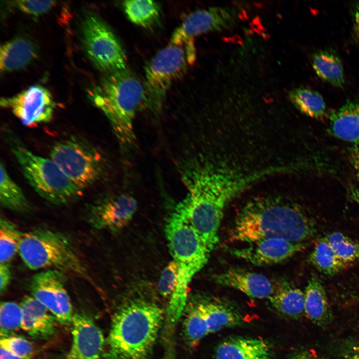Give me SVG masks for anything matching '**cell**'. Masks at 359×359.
<instances>
[{
    "mask_svg": "<svg viewBox=\"0 0 359 359\" xmlns=\"http://www.w3.org/2000/svg\"><path fill=\"white\" fill-rule=\"evenodd\" d=\"M183 179L187 192L174 210L187 220L211 252L218 241L226 206L259 176L206 163L186 170Z\"/></svg>",
    "mask_w": 359,
    "mask_h": 359,
    "instance_id": "cell-1",
    "label": "cell"
},
{
    "mask_svg": "<svg viewBox=\"0 0 359 359\" xmlns=\"http://www.w3.org/2000/svg\"><path fill=\"white\" fill-rule=\"evenodd\" d=\"M317 233L315 220L300 205L280 198L256 197L239 212L230 238L248 243L267 238L305 243Z\"/></svg>",
    "mask_w": 359,
    "mask_h": 359,
    "instance_id": "cell-2",
    "label": "cell"
},
{
    "mask_svg": "<svg viewBox=\"0 0 359 359\" xmlns=\"http://www.w3.org/2000/svg\"><path fill=\"white\" fill-rule=\"evenodd\" d=\"M163 321L162 309L150 301L125 303L113 316L105 359H152Z\"/></svg>",
    "mask_w": 359,
    "mask_h": 359,
    "instance_id": "cell-3",
    "label": "cell"
},
{
    "mask_svg": "<svg viewBox=\"0 0 359 359\" xmlns=\"http://www.w3.org/2000/svg\"><path fill=\"white\" fill-rule=\"evenodd\" d=\"M168 246L178 267V280L170 297L167 317L175 325L186 308L189 285L207 263L210 252L187 220L174 210L165 226Z\"/></svg>",
    "mask_w": 359,
    "mask_h": 359,
    "instance_id": "cell-4",
    "label": "cell"
},
{
    "mask_svg": "<svg viewBox=\"0 0 359 359\" xmlns=\"http://www.w3.org/2000/svg\"><path fill=\"white\" fill-rule=\"evenodd\" d=\"M90 96L107 117L120 143L124 146L132 144L135 116L146 103L144 83L127 68L106 74Z\"/></svg>",
    "mask_w": 359,
    "mask_h": 359,
    "instance_id": "cell-5",
    "label": "cell"
},
{
    "mask_svg": "<svg viewBox=\"0 0 359 359\" xmlns=\"http://www.w3.org/2000/svg\"><path fill=\"white\" fill-rule=\"evenodd\" d=\"M18 253L31 270L55 269L92 283V278L75 247L61 232L38 228L24 233Z\"/></svg>",
    "mask_w": 359,
    "mask_h": 359,
    "instance_id": "cell-6",
    "label": "cell"
},
{
    "mask_svg": "<svg viewBox=\"0 0 359 359\" xmlns=\"http://www.w3.org/2000/svg\"><path fill=\"white\" fill-rule=\"evenodd\" d=\"M6 140L24 177L42 198L60 205L81 195L83 190L52 160L33 153L13 135H8Z\"/></svg>",
    "mask_w": 359,
    "mask_h": 359,
    "instance_id": "cell-7",
    "label": "cell"
},
{
    "mask_svg": "<svg viewBox=\"0 0 359 359\" xmlns=\"http://www.w3.org/2000/svg\"><path fill=\"white\" fill-rule=\"evenodd\" d=\"M50 159L83 190L96 183L103 173V162L100 153L78 137L56 142L52 148Z\"/></svg>",
    "mask_w": 359,
    "mask_h": 359,
    "instance_id": "cell-8",
    "label": "cell"
},
{
    "mask_svg": "<svg viewBox=\"0 0 359 359\" xmlns=\"http://www.w3.org/2000/svg\"><path fill=\"white\" fill-rule=\"evenodd\" d=\"M81 39L93 64L106 74L128 68L127 57L119 39L98 16L90 14L82 20Z\"/></svg>",
    "mask_w": 359,
    "mask_h": 359,
    "instance_id": "cell-9",
    "label": "cell"
},
{
    "mask_svg": "<svg viewBox=\"0 0 359 359\" xmlns=\"http://www.w3.org/2000/svg\"><path fill=\"white\" fill-rule=\"evenodd\" d=\"M188 65L182 45L169 42L159 51L145 69L146 104L159 106L172 84L185 74Z\"/></svg>",
    "mask_w": 359,
    "mask_h": 359,
    "instance_id": "cell-10",
    "label": "cell"
},
{
    "mask_svg": "<svg viewBox=\"0 0 359 359\" xmlns=\"http://www.w3.org/2000/svg\"><path fill=\"white\" fill-rule=\"evenodd\" d=\"M238 19L233 8L211 7L194 11L187 15L172 34L170 43L184 47L189 65L196 58L194 37L211 31H220L233 27Z\"/></svg>",
    "mask_w": 359,
    "mask_h": 359,
    "instance_id": "cell-11",
    "label": "cell"
},
{
    "mask_svg": "<svg viewBox=\"0 0 359 359\" xmlns=\"http://www.w3.org/2000/svg\"><path fill=\"white\" fill-rule=\"evenodd\" d=\"M64 273L55 269H45L30 280L32 296L54 316L60 324H72L73 308L65 288Z\"/></svg>",
    "mask_w": 359,
    "mask_h": 359,
    "instance_id": "cell-12",
    "label": "cell"
},
{
    "mask_svg": "<svg viewBox=\"0 0 359 359\" xmlns=\"http://www.w3.org/2000/svg\"><path fill=\"white\" fill-rule=\"evenodd\" d=\"M0 104L29 127L51 121L55 107L50 92L39 85H32L14 96L1 98Z\"/></svg>",
    "mask_w": 359,
    "mask_h": 359,
    "instance_id": "cell-13",
    "label": "cell"
},
{
    "mask_svg": "<svg viewBox=\"0 0 359 359\" xmlns=\"http://www.w3.org/2000/svg\"><path fill=\"white\" fill-rule=\"evenodd\" d=\"M137 208L135 198L123 194L91 204L86 218L88 223L96 229L116 231L131 221Z\"/></svg>",
    "mask_w": 359,
    "mask_h": 359,
    "instance_id": "cell-14",
    "label": "cell"
},
{
    "mask_svg": "<svg viewBox=\"0 0 359 359\" xmlns=\"http://www.w3.org/2000/svg\"><path fill=\"white\" fill-rule=\"evenodd\" d=\"M306 243H294L280 238H267L248 243L230 251L233 255L256 266L283 262L302 251Z\"/></svg>",
    "mask_w": 359,
    "mask_h": 359,
    "instance_id": "cell-15",
    "label": "cell"
},
{
    "mask_svg": "<svg viewBox=\"0 0 359 359\" xmlns=\"http://www.w3.org/2000/svg\"><path fill=\"white\" fill-rule=\"evenodd\" d=\"M72 343L66 359H101L105 339L93 319L84 313H75L72 319Z\"/></svg>",
    "mask_w": 359,
    "mask_h": 359,
    "instance_id": "cell-16",
    "label": "cell"
},
{
    "mask_svg": "<svg viewBox=\"0 0 359 359\" xmlns=\"http://www.w3.org/2000/svg\"><path fill=\"white\" fill-rule=\"evenodd\" d=\"M217 284L236 289L256 299H269L274 284L266 276L238 268H229L213 276Z\"/></svg>",
    "mask_w": 359,
    "mask_h": 359,
    "instance_id": "cell-17",
    "label": "cell"
},
{
    "mask_svg": "<svg viewBox=\"0 0 359 359\" xmlns=\"http://www.w3.org/2000/svg\"><path fill=\"white\" fill-rule=\"evenodd\" d=\"M20 305L22 313L21 328L30 336L44 340L55 334V318L32 296L24 297Z\"/></svg>",
    "mask_w": 359,
    "mask_h": 359,
    "instance_id": "cell-18",
    "label": "cell"
},
{
    "mask_svg": "<svg viewBox=\"0 0 359 359\" xmlns=\"http://www.w3.org/2000/svg\"><path fill=\"white\" fill-rule=\"evenodd\" d=\"M215 359H271L269 344L258 338L231 337L216 347Z\"/></svg>",
    "mask_w": 359,
    "mask_h": 359,
    "instance_id": "cell-19",
    "label": "cell"
},
{
    "mask_svg": "<svg viewBox=\"0 0 359 359\" xmlns=\"http://www.w3.org/2000/svg\"><path fill=\"white\" fill-rule=\"evenodd\" d=\"M196 300L204 314L209 334L243 323L242 315L225 300L205 296Z\"/></svg>",
    "mask_w": 359,
    "mask_h": 359,
    "instance_id": "cell-20",
    "label": "cell"
},
{
    "mask_svg": "<svg viewBox=\"0 0 359 359\" xmlns=\"http://www.w3.org/2000/svg\"><path fill=\"white\" fill-rule=\"evenodd\" d=\"M38 52L35 43L27 36H17L7 41L0 46V71L10 72L24 68L36 58Z\"/></svg>",
    "mask_w": 359,
    "mask_h": 359,
    "instance_id": "cell-21",
    "label": "cell"
},
{
    "mask_svg": "<svg viewBox=\"0 0 359 359\" xmlns=\"http://www.w3.org/2000/svg\"><path fill=\"white\" fill-rule=\"evenodd\" d=\"M328 132L336 138L359 146V103L347 101L332 112Z\"/></svg>",
    "mask_w": 359,
    "mask_h": 359,
    "instance_id": "cell-22",
    "label": "cell"
},
{
    "mask_svg": "<svg viewBox=\"0 0 359 359\" xmlns=\"http://www.w3.org/2000/svg\"><path fill=\"white\" fill-rule=\"evenodd\" d=\"M304 292V312L307 317L318 325H324L331 319L332 313L325 289L320 279L313 275Z\"/></svg>",
    "mask_w": 359,
    "mask_h": 359,
    "instance_id": "cell-23",
    "label": "cell"
},
{
    "mask_svg": "<svg viewBox=\"0 0 359 359\" xmlns=\"http://www.w3.org/2000/svg\"><path fill=\"white\" fill-rule=\"evenodd\" d=\"M272 306L282 315L291 318L300 317L304 312V292L285 280L274 284L269 298Z\"/></svg>",
    "mask_w": 359,
    "mask_h": 359,
    "instance_id": "cell-24",
    "label": "cell"
},
{
    "mask_svg": "<svg viewBox=\"0 0 359 359\" xmlns=\"http://www.w3.org/2000/svg\"><path fill=\"white\" fill-rule=\"evenodd\" d=\"M312 64L315 72L322 80L337 87H344V68L335 51L328 49L314 52L312 56Z\"/></svg>",
    "mask_w": 359,
    "mask_h": 359,
    "instance_id": "cell-25",
    "label": "cell"
},
{
    "mask_svg": "<svg viewBox=\"0 0 359 359\" xmlns=\"http://www.w3.org/2000/svg\"><path fill=\"white\" fill-rule=\"evenodd\" d=\"M288 97L301 113L311 118L321 120L326 115V104L322 95L317 91L305 88L291 90Z\"/></svg>",
    "mask_w": 359,
    "mask_h": 359,
    "instance_id": "cell-26",
    "label": "cell"
},
{
    "mask_svg": "<svg viewBox=\"0 0 359 359\" xmlns=\"http://www.w3.org/2000/svg\"><path fill=\"white\" fill-rule=\"evenodd\" d=\"M309 259L319 272L328 276L335 275L348 266L335 253L324 237L317 241Z\"/></svg>",
    "mask_w": 359,
    "mask_h": 359,
    "instance_id": "cell-27",
    "label": "cell"
},
{
    "mask_svg": "<svg viewBox=\"0 0 359 359\" xmlns=\"http://www.w3.org/2000/svg\"><path fill=\"white\" fill-rule=\"evenodd\" d=\"M122 6L129 20L144 28L154 25L160 17V5L153 0H125Z\"/></svg>",
    "mask_w": 359,
    "mask_h": 359,
    "instance_id": "cell-28",
    "label": "cell"
},
{
    "mask_svg": "<svg viewBox=\"0 0 359 359\" xmlns=\"http://www.w3.org/2000/svg\"><path fill=\"white\" fill-rule=\"evenodd\" d=\"M0 201L5 208L17 212L27 211L29 203L20 187L9 176L0 163Z\"/></svg>",
    "mask_w": 359,
    "mask_h": 359,
    "instance_id": "cell-29",
    "label": "cell"
},
{
    "mask_svg": "<svg viewBox=\"0 0 359 359\" xmlns=\"http://www.w3.org/2000/svg\"><path fill=\"white\" fill-rule=\"evenodd\" d=\"M183 327L184 339L192 347L209 334L204 314L196 299L187 308Z\"/></svg>",
    "mask_w": 359,
    "mask_h": 359,
    "instance_id": "cell-30",
    "label": "cell"
},
{
    "mask_svg": "<svg viewBox=\"0 0 359 359\" xmlns=\"http://www.w3.org/2000/svg\"><path fill=\"white\" fill-rule=\"evenodd\" d=\"M23 233L15 224L5 219L0 221V262L7 263L18 253Z\"/></svg>",
    "mask_w": 359,
    "mask_h": 359,
    "instance_id": "cell-31",
    "label": "cell"
},
{
    "mask_svg": "<svg viewBox=\"0 0 359 359\" xmlns=\"http://www.w3.org/2000/svg\"><path fill=\"white\" fill-rule=\"evenodd\" d=\"M335 253L348 265L359 260V243L340 232L324 236Z\"/></svg>",
    "mask_w": 359,
    "mask_h": 359,
    "instance_id": "cell-32",
    "label": "cell"
},
{
    "mask_svg": "<svg viewBox=\"0 0 359 359\" xmlns=\"http://www.w3.org/2000/svg\"><path fill=\"white\" fill-rule=\"evenodd\" d=\"M22 313L20 305L10 301L2 302L0 306L1 338L12 335L21 328Z\"/></svg>",
    "mask_w": 359,
    "mask_h": 359,
    "instance_id": "cell-33",
    "label": "cell"
},
{
    "mask_svg": "<svg viewBox=\"0 0 359 359\" xmlns=\"http://www.w3.org/2000/svg\"><path fill=\"white\" fill-rule=\"evenodd\" d=\"M0 347L24 359H30L34 353L31 343L23 337L13 336L0 338Z\"/></svg>",
    "mask_w": 359,
    "mask_h": 359,
    "instance_id": "cell-34",
    "label": "cell"
},
{
    "mask_svg": "<svg viewBox=\"0 0 359 359\" xmlns=\"http://www.w3.org/2000/svg\"><path fill=\"white\" fill-rule=\"evenodd\" d=\"M178 274V265L173 260L168 263L160 275L158 289L161 295L171 297L176 288Z\"/></svg>",
    "mask_w": 359,
    "mask_h": 359,
    "instance_id": "cell-35",
    "label": "cell"
},
{
    "mask_svg": "<svg viewBox=\"0 0 359 359\" xmlns=\"http://www.w3.org/2000/svg\"><path fill=\"white\" fill-rule=\"evenodd\" d=\"M12 5L20 11L27 14L38 16L43 14L53 7L55 1L51 0H15Z\"/></svg>",
    "mask_w": 359,
    "mask_h": 359,
    "instance_id": "cell-36",
    "label": "cell"
},
{
    "mask_svg": "<svg viewBox=\"0 0 359 359\" xmlns=\"http://www.w3.org/2000/svg\"><path fill=\"white\" fill-rule=\"evenodd\" d=\"M11 272L8 263L0 264V291L4 292L10 282Z\"/></svg>",
    "mask_w": 359,
    "mask_h": 359,
    "instance_id": "cell-37",
    "label": "cell"
},
{
    "mask_svg": "<svg viewBox=\"0 0 359 359\" xmlns=\"http://www.w3.org/2000/svg\"><path fill=\"white\" fill-rule=\"evenodd\" d=\"M348 157L359 181V146H354L350 148L348 152Z\"/></svg>",
    "mask_w": 359,
    "mask_h": 359,
    "instance_id": "cell-38",
    "label": "cell"
},
{
    "mask_svg": "<svg viewBox=\"0 0 359 359\" xmlns=\"http://www.w3.org/2000/svg\"><path fill=\"white\" fill-rule=\"evenodd\" d=\"M291 359H320V358L311 351H303L296 353Z\"/></svg>",
    "mask_w": 359,
    "mask_h": 359,
    "instance_id": "cell-39",
    "label": "cell"
},
{
    "mask_svg": "<svg viewBox=\"0 0 359 359\" xmlns=\"http://www.w3.org/2000/svg\"><path fill=\"white\" fill-rule=\"evenodd\" d=\"M353 24L356 35L359 40V4L357 5L355 9Z\"/></svg>",
    "mask_w": 359,
    "mask_h": 359,
    "instance_id": "cell-40",
    "label": "cell"
},
{
    "mask_svg": "<svg viewBox=\"0 0 359 359\" xmlns=\"http://www.w3.org/2000/svg\"><path fill=\"white\" fill-rule=\"evenodd\" d=\"M0 359H24L0 347Z\"/></svg>",
    "mask_w": 359,
    "mask_h": 359,
    "instance_id": "cell-41",
    "label": "cell"
},
{
    "mask_svg": "<svg viewBox=\"0 0 359 359\" xmlns=\"http://www.w3.org/2000/svg\"><path fill=\"white\" fill-rule=\"evenodd\" d=\"M346 359H359V343L353 347L347 356Z\"/></svg>",
    "mask_w": 359,
    "mask_h": 359,
    "instance_id": "cell-42",
    "label": "cell"
},
{
    "mask_svg": "<svg viewBox=\"0 0 359 359\" xmlns=\"http://www.w3.org/2000/svg\"><path fill=\"white\" fill-rule=\"evenodd\" d=\"M41 359V358H38V359Z\"/></svg>",
    "mask_w": 359,
    "mask_h": 359,
    "instance_id": "cell-43",
    "label": "cell"
}]
</instances>
